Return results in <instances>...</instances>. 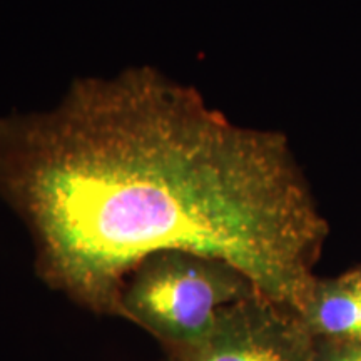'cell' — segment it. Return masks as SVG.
<instances>
[{
	"instance_id": "1",
	"label": "cell",
	"mask_w": 361,
	"mask_h": 361,
	"mask_svg": "<svg viewBox=\"0 0 361 361\" xmlns=\"http://www.w3.org/2000/svg\"><path fill=\"white\" fill-rule=\"evenodd\" d=\"M0 200L37 276L109 316L130 271L171 250L224 261L301 314L329 236L286 134L234 123L152 64L79 75L47 109L0 116Z\"/></svg>"
},
{
	"instance_id": "2",
	"label": "cell",
	"mask_w": 361,
	"mask_h": 361,
	"mask_svg": "<svg viewBox=\"0 0 361 361\" xmlns=\"http://www.w3.org/2000/svg\"><path fill=\"white\" fill-rule=\"evenodd\" d=\"M255 295V284L224 261L161 251L130 271L119 318L154 336L169 361H183L206 340L221 311Z\"/></svg>"
},
{
	"instance_id": "3",
	"label": "cell",
	"mask_w": 361,
	"mask_h": 361,
	"mask_svg": "<svg viewBox=\"0 0 361 361\" xmlns=\"http://www.w3.org/2000/svg\"><path fill=\"white\" fill-rule=\"evenodd\" d=\"M314 341L296 311L255 295L221 311L183 361H314Z\"/></svg>"
},
{
	"instance_id": "4",
	"label": "cell",
	"mask_w": 361,
	"mask_h": 361,
	"mask_svg": "<svg viewBox=\"0 0 361 361\" xmlns=\"http://www.w3.org/2000/svg\"><path fill=\"white\" fill-rule=\"evenodd\" d=\"M300 316L316 340L361 341V283L353 271L318 276Z\"/></svg>"
},
{
	"instance_id": "5",
	"label": "cell",
	"mask_w": 361,
	"mask_h": 361,
	"mask_svg": "<svg viewBox=\"0 0 361 361\" xmlns=\"http://www.w3.org/2000/svg\"><path fill=\"white\" fill-rule=\"evenodd\" d=\"M314 361H361V341L316 340Z\"/></svg>"
},
{
	"instance_id": "6",
	"label": "cell",
	"mask_w": 361,
	"mask_h": 361,
	"mask_svg": "<svg viewBox=\"0 0 361 361\" xmlns=\"http://www.w3.org/2000/svg\"><path fill=\"white\" fill-rule=\"evenodd\" d=\"M353 271V274L356 278H358V281L361 283V266H358V268H355V269H351Z\"/></svg>"
},
{
	"instance_id": "7",
	"label": "cell",
	"mask_w": 361,
	"mask_h": 361,
	"mask_svg": "<svg viewBox=\"0 0 361 361\" xmlns=\"http://www.w3.org/2000/svg\"><path fill=\"white\" fill-rule=\"evenodd\" d=\"M168 361H169V360H168Z\"/></svg>"
}]
</instances>
